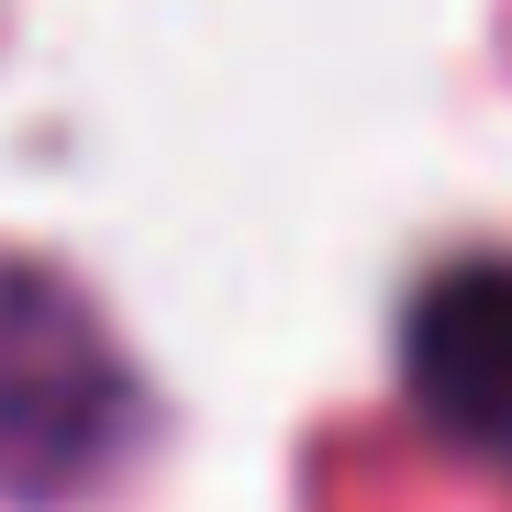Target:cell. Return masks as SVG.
I'll use <instances>...</instances> for the list:
<instances>
[{
  "instance_id": "cell-1",
  "label": "cell",
  "mask_w": 512,
  "mask_h": 512,
  "mask_svg": "<svg viewBox=\"0 0 512 512\" xmlns=\"http://www.w3.org/2000/svg\"><path fill=\"white\" fill-rule=\"evenodd\" d=\"M145 379L123 368L112 323L90 312V290L0 256V490L12 501H67L123 457V423Z\"/></svg>"
},
{
  "instance_id": "cell-3",
  "label": "cell",
  "mask_w": 512,
  "mask_h": 512,
  "mask_svg": "<svg viewBox=\"0 0 512 512\" xmlns=\"http://www.w3.org/2000/svg\"><path fill=\"white\" fill-rule=\"evenodd\" d=\"M0 34H12V0H0Z\"/></svg>"
},
{
  "instance_id": "cell-2",
  "label": "cell",
  "mask_w": 512,
  "mask_h": 512,
  "mask_svg": "<svg viewBox=\"0 0 512 512\" xmlns=\"http://www.w3.org/2000/svg\"><path fill=\"white\" fill-rule=\"evenodd\" d=\"M401 390L479 468H512V256H457L401 312Z\"/></svg>"
}]
</instances>
